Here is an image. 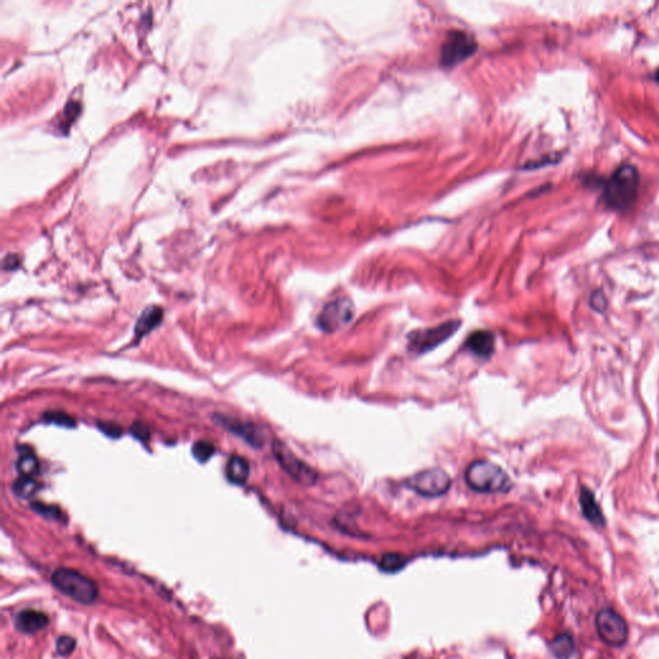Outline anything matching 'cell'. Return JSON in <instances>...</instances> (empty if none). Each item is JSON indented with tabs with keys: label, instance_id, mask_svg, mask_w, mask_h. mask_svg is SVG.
<instances>
[{
	"label": "cell",
	"instance_id": "6da1fadb",
	"mask_svg": "<svg viewBox=\"0 0 659 659\" xmlns=\"http://www.w3.org/2000/svg\"><path fill=\"white\" fill-rule=\"evenodd\" d=\"M638 177L636 168L623 165L618 168L604 186V200L613 210H626L638 197Z\"/></svg>",
	"mask_w": 659,
	"mask_h": 659
},
{
	"label": "cell",
	"instance_id": "7a4b0ae2",
	"mask_svg": "<svg viewBox=\"0 0 659 659\" xmlns=\"http://www.w3.org/2000/svg\"><path fill=\"white\" fill-rule=\"evenodd\" d=\"M465 480L470 488L483 493L509 492L512 486L503 469L486 460L471 462L465 471Z\"/></svg>",
	"mask_w": 659,
	"mask_h": 659
},
{
	"label": "cell",
	"instance_id": "3957f363",
	"mask_svg": "<svg viewBox=\"0 0 659 659\" xmlns=\"http://www.w3.org/2000/svg\"><path fill=\"white\" fill-rule=\"evenodd\" d=\"M51 581L61 594L83 606L93 604L99 594L96 582L75 569L58 568L52 574Z\"/></svg>",
	"mask_w": 659,
	"mask_h": 659
},
{
	"label": "cell",
	"instance_id": "277c9868",
	"mask_svg": "<svg viewBox=\"0 0 659 659\" xmlns=\"http://www.w3.org/2000/svg\"><path fill=\"white\" fill-rule=\"evenodd\" d=\"M461 326L458 319L447 321L430 329L417 330L408 335V349L417 354H424L449 339Z\"/></svg>",
	"mask_w": 659,
	"mask_h": 659
},
{
	"label": "cell",
	"instance_id": "5b68a950",
	"mask_svg": "<svg viewBox=\"0 0 659 659\" xmlns=\"http://www.w3.org/2000/svg\"><path fill=\"white\" fill-rule=\"evenodd\" d=\"M272 452L276 458L277 462L281 465V468L284 469L291 478L297 480L300 484L313 486L317 482L319 474L316 473V470L312 467H309L308 464L304 462L303 460H300L281 440H277L276 439L273 442Z\"/></svg>",
	"mask_w": 659,
	"mask_h": 659
},
{
	"label": "cell",
	"instance_id": "8992f818",
	"mask_svg": "<svg viewBox=\"0 0 659 659\" xmlns=\"http://www.w3.org/2000/svg\"><path fill=\"white\" fill-rule=\"evenodd\" d=\"M451 477L442 469H426L407 479L408 488L424 497H438L451 488Z\"/></svg>",
	"mask_w": 659,
	"mask_h": 659
},
{
	"label": "cell",
	"instance_id": "52a82bcc",
	"mask_svg": "<svg viewBox=\"0 0 659 659\" xmlns=\"http://www.w3.org/2000/svg\"><path fill=\"white\" fill-rule=\"evenodd\" d=\"M596 630L600 638L610 647H622L628 638L626 621L613 609H601L595 619Z\"/></svg>",
	"mask_w": 659,
	"mask_h": 659
},
{
	"label": "cell",
	"instance_id": "ba28073f",
	"mask_svg": "<svg viewBox=\"0 0 659 659\" xmlns=\"http://www.w3.org/2000/svg\"><path fill=\"white\" fill-rule=\"evenodd\" d=\"M354 317V306L351 299L331 300L319 313L317 325L327 334L336 332L345 327Z\"/></svg>",
	"mask_w": 659,
	"mask_h": 659
},
{
	"label": "cell",
	"instance_id": "9c48e42d",
	"mask_svg": "<svg viewBox=\"0 0 659 659\" xmlns=\"http://www.w3.org/2000/svg\"><path fill=\"white\" fill-rule=\"evenodd\" d=\"M475 40L468 32H451L447 35L446 40L440 52V64L447 67H452L464 62L477 51Z\"/></svg>",
	"mask_w": 659,
	"mask_h": 659
},
{
	"label": "cell",
	"instance_id": "30bf717a",
	"mask_svg": "<svg viewBox=\"0 0 659 659\" xmlns=\"http://www.w3.org/2000/svg\"><path fill=\"white\" fill-rule=\"evenodd\" d=\"M214 420L219 425L223 426L224 429L234 433V436H240L241 439H244L245 442H247L250 446L259 448V447L264 445V436H263L262 430L251 423L240 421V420H236L234 417L223 415H215L214 416Z\"/></svg>",
	"mask_w": 659,
	"mask_h": 659
},
{
	"label": "cell",
	"instance_id": "8fae6325",
	"mask_svg": "<svg viewBox=\"0 0 659 659\" xmlns=\"http://www.w3.org/2000/svg\"><path fill=\"white\" fill-rule=\"evenodd\" d=\"M49 625V618L39 610L26 609L14 618V626L22 634H36Z\"/></svg>",
	"mask_w": 659,
	"mask_h": 659
},
{
	"label": "cell",
	"instance_id": "7c38bea8",
	"mask_svg": "<svg viewBox=\"0 0 659 659\" xmlns=\"http://www.w3.org/2000/svg\"><path fill=\"white\" fill-rule=\"evenodd\" d=\"M469 349L478 357H489L495 351V336L489 331H475L467 341Z\"/></svg>",
	"mask_w": 659,
	"mask_h": 659
},
{
	"label": "cell",
	"instance_id": "4fadbf2b",
	"mask_svg": "<svg viewBox=\"0 0 659 659\" xmlns=\"http://www.w3.org/2000/svg\"><path fill=\"white\" fill-rule=\"evenodd\" d=\"M162 321V309L156 306H152L145 309L140 314L137 325H136V336L140 339L146 336L152 330L156 329Z\"/></svg>",
	"mask_w": 659,
	"mask_h": 659
},
{
	"label": "cell",
	"instance_id": "5bb4252c",
	"mask_svg": "<svg viewBox=\"0 0 659 659\" xmlns=\"http://www.w3.org/2000/svg\"><path fill=\"white\" fill-rule=\"evenodd\" d=\"M581 506H582V511H584V515H585L587 521H591L595 525H604L606 524L603 512H601L597 502H596L594 493L587 488L582 489Z\"/></svg>",
	"mask_w": 659,
	"mask_h": 659
},
{
	"label": "cell",
	"instance_id": "9a60e30c",
	"mask_svg": "<svg viewBox=\"0 0 659 659\" xmlns=\"http://www.w3.org/2000/svg\"><path fill=\"white\" fill-rule=\"evenodd\" d=\"M225 473H227V478L229 482H232L234 484H244L245 482L249 478L250 469H249V464L245 458H240V456H232L227 464Z\"/></svg>",
	"mask_w": 659,
	"mask_h": 659
},
{
	"label": "cell",
	"instance_id": "2e32d148",
	"mask_svg": "<svg viewBox=\"0 0 659 659\" xmlns=\"http://www.w3.org/2000/svg\"><path fill=\"white\" fill-rule=\"evenodd\" d=\"M16 468L21 477H34L38 473L39 462L30 449H23L16 464Z\"/></svg>",
	"mask_w": 659,
	"mask_h": 659
},
{
	"label": "cell",
	"instance_id": "e0dca14e",
	"mask_svg": "<svg viewBox=\"0 0 659 659\" xmlns=\"http://www.w3.org/2000/svg\"><path fill=\"white\" fill-rule=\"evenodd\" d=\"M551 650L558 658H569L574 651L573 638L567 634L556 636L551 643Z\"/></svg>",
	"mask_w": 659,
	"mask_h": 659
},
{
	"label": "cell",
	"instance_id": "ac0fdd59",
	"mask_svg": "<svg viewBox=\"0 0 659 659\" xmlns=\"http://www.w3.org/2000/svg\"><path fill=\"white\" fill-rule=\"evenodd\" d=\"M39 489V484L32 477H20L13 483V492L21 499H30Z\"/></svg>",
	"mask_w": 659,
	"mask_h": 659
},
{
	"label": "cell",
	"instance_id": "d6986e66",
	"mask_svg": "<svg viewBox=\"0 0 659 659\" xmlns=\"http://www.w3.org/2000/svg\"><path fill=\"white\" fill-rule=\"evenodd\" d=\"M214 452H215V448L209 442L200 440L192 447V455L200 462H206L209 458L213 456Z\"/></svg>",
	"mask_w": 659,
	"mask_h": 659
},
{
	"label": "cell",
	"instance_id": "ffe728a7",
	"mask_svg": "<svg viewBox=\"0 0 659 659\" xmlns=\"http://www.w3.org/2000/svg\"><path fill=\"white\" fill-rule=\"evenodd\" d=\"M32 509H34V511H36L38 514L43 515L44 518L53 519V521H62V512L58 508L40 503V502H35V503H32Z\"/></svg>",
	"mask_w": 659,
	"mask_h": 659
},
{
	"label": "cell",
	"instance_id": "44dd1931",
	"mask_svg": "<svg viewBox=\"0 0 659 659\" xmlns=\"http://www.w3.org/2000/svg\"><path fill=\"white\" fill-rule=\"evenodd\" d=\"M43 419L45 421L53 423L57 425L67 426V427L75 426L74 420L64 412H47V414H44Z\"/></svg>",
	"mask_w": 659,
	"mask_h": 659
},
{
	"label": "cell",
	"instance_id": "7402d4cb",
	"mask_svg": "<svg viewBox=\"0 0 659 659\" xmlns=\"http://www.w3.org/2000/svg\"><path fill=\"white\" fill-rule=\"evenodd\" d=\"M75 645H76V641H75L74 638L64 635V636H61V638H58V640H57L55 648H57V651H58L60 656L69 657V656L74 651Z\"/></svg>",
	"mask_w": 659,
	"mask_h": 659
},
{
	"label": "cell",
	"instance_id": "603a6c76",
	"mask_svg": "<svg viewBox=\"0 0 659 659\" xmlns=\"http://www.w3.org/2000/svg\"><path fill=\"white\" fill-rule=\"evenodd\" d=\"M404 564L403 558L399 555H386L382 560V568L385 571H397Z\"/></svg>",
	"mask_w": 659,
	"mask_h": 659
},
{
	"label": "cell",
	"instance_id": "cb8c5ba5",
	"mask_svg": "<svg viewBox=\"0 0 659 659\" xmlns=\"http://www.w3.org/2000/svg\"><path fill=\"white\" fill-rule=\"evenodd\" d=\"M132 434L136 436L139 440H147L149 438V429L145 424L137 423L132 426Z\"/></svg>",
	"mask_w": 659,
	"mask_h": 659
},
{
	"label": "cell",
	"instance_id": "d4e9b609",
	"mask_svg": "<svg viewBox=\"0 0 659 659\" xmlns=\"http://www.w3.org/2000/svg\"><path fill=\"white\" fill-rule=\"evenodd\" d=\"M656 79H657V82L659 83V70L657 71V74H656Z\"/></svg>",
	"mask_w": 659,
	"mask_h": 659
}]
</instances>
